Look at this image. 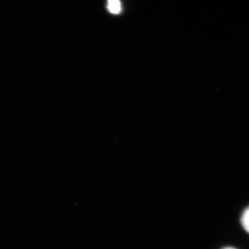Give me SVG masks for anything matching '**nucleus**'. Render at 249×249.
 <instances>
[{
	"label": "nucleus",
	"instance_id": "1",
	"mask_svg": "<svg viewBox=\"0 0 249 249\" xmlns=\"http://www.w3.org/2000/svg\"><path fill=\"white\" fill-rule=\"evenodd\" d=\"M107 9L111 14H119L121 11L120 1H117V0H110V1H108Z\"/></svg>",
	"mask_w": 249,
	"mask_h": 249
},
{
	"label": "nucleus",
	"instance_id": "2",
	"mask_svg": "<svg viewBox=\"0 0 249 249\" xmlns=\"http://www.w3.org/2000/svg\"><path fill=\"white\" fill-rule=\"evenodd\" d=\"M241 222H242L244 229H245L247 232H249V206L245 210V212H244L243 214H242Z\"/></svg>",
	"mask_w": 249,
	"mask_h": 249
},
{
	"label": "nucleus",
	"instance_id": "3",
	"mask_svg": "<svg viewBox=\"0 0 249 249\" xmlns=\"http://www.w3.org/2000/svg\"><path fill=\"white\" fill-rule=\"evenodd\" d=\"M234 249V248H226V249Z\"/></svg>",
	"mask_w": 249,
	"mask_h": 249
}]
</instances>
